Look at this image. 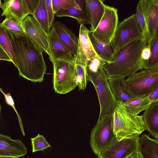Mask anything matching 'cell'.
Masks as SVG:
<instances>
[{
    "label": "cell",
    "instance_id": "cell-1",
    "mask_svg": "<svg viewBox=\"0 0 158 158\" xmlns=\"http://www.w3.org/2000/svg\"><path fill=\"white\" fill-rule=\"evenodd\" d=\"M15 58L19 76L34 82H41L47 68L43 52L26 35L17 38L7 31Z\"/></svg>",
    "mask_w": 158,
    "mask_h": 158
},
{
    "label": "cell",
    "instance_id": "cell-2",
    "mask_svg": "<svg viewBox=\"0 0 158 158\" xmlns=\"http://www.w3.org/2000/svg\"><path fill=\"white\" fill-rule=\"evenodd\" d=\"M148 40L143 36L135 39L115 51L109 62L104 66L108 79L116 77H128L144 69L142 58L143 48Z\"/></svg>",
    "mask_w": 158,
    "mask_h": 158
},
{
    "label": "cell",
    "instance_id": "cell-3",
    "mask_svg": "<svg viewBox=\"0 0 158 158\" xmlns=\"http://www.w3.org/2000/svg\"><path fill=\"white\" fill-rule=\"evenodd\" d=\"M118 102L113 114L114 132L118 140L139 135L146 130L142 115L130 113L122 103Z\"/></svg>",
    "mask_w": 158,
    "mask_h": 158
},
{
    "label": "cell",
    "instance_id": "cell-4",
    "mask_svg": "<svg viewBox=\"0 0 158 158\" xmlns=\"http://www.w3.org/2000/svg\"><path fill=\"white\" fill-rule=\"evenodd\" d=\"M103 67L100 66L93 72L87 70L88 81L93 85L99 102L100 112L98 121L106 115L113 114L118 104L110 89Z\"/></svg>",
    "mask_w": 158,
    "mask_h": 158
},
{
    "label": "cell",
    "instance_id": "cell-5",
    "mask_svg": "<svg viewBox=\"0 0 158 158\" xmlns=\"http://www.w3.org/2000/svg\"><path fill=\"white\" fill-rule=\"evenodd\" d=\"M125 82L126 90L132 98L148 97L158 84V69H144L132 74Z\"/></svg>",
    "mask_w": 158,
    "mask_h": 158
},
{
    "label": "cell",
    "instance_id": "cell-6",
    "mask_svg": "<svg viewBox=\"0 0 158 158\" xmlns=\"http://www.w3.org/2000/svg\"><path fill=\"white\" fill-rule=\"evenodd\" d=\"M116 138L113 114L106 115L98 121L91 132L90 144L92 151L99 156Z\"/></svg>",
    "mask_w": 158,
    "mask_h": 158
},
{
    "label": "cell",
    "instance_id": "cell-7",
    "mask_svg": "<svg viewBox=\"0 0 158 158\" xmlns=\"http://www.w3.org/2000/svg\"><path fill=\"white\" fill-rule=\"evenodd\" d=\"M53 68V84L55 92L65 94L77 86L76 73L74 64L60 60L52 62Z\"/></svg>",
    "mask_w": 158,
    "mask_h": 158
},
{
    "label": "cell",
    "instance_id": "cell-8",
    "mask_svg": "<svg viewBox=\"0 0 158 158\" xmlns=\"http://www.w3.org/2000/svg\"><path fill=\"white\" fill-rule=\"evenodd\" d=\"M142 36L136 15L133 14L118 23L110 44L115 52L131 41Z\"/></svg>",
    "mask_w": 158,
    "mask_h": 158
},
{
    "label": "cell",
    "instance_id": "cell-9",
    "mask_svg": "<svg viewBox=\"0 0 158 158\" xmlns=\"http://www.w3.org/2000/svg\"><path fill=\"white\" fill-rule=\"evenodd\" d=\"M118 23L117 9L105 4L104 15L97 28L91 32L98 40L104 44H109Z\"/></svg>",
    "mask_w": 158,
    "mask_h": 158
},
{
    "label": "cell",
    "instance_id": "cell-10",
    "mask_svg": "<svg viewBox=\"0 0 158 158\" xmlns=\"http://www.w3.org/2000/svg\"><path fill=\"white\" fill-rule=\"evenodd\" d=\"M139 135L118 140L116 138L98 158H127L138 150Z\"/></svg>",
    "mask_w": 158,
    "mask_h": 158
},
{
    "label": "cell",
    "instance_id": "cell-11",
    "mask_svg": "<svg viewBox=\"0 0 158 158\" xmlns=\"http://www.w3.org/2000/svg\"><path fill=\"white\" fill-rule=\"evenodd\" d=\"M23 25L26 34L43 52L50 57L48 33L32 16L29 15L24 19Z\"/></svg>",
    "mask_w": 158,
    "mask_h": 158
},
{
    "label": "cell",
    "instance_id": "cell-12",
    "mask_svg": "<svg viewBox=\"0 0 158 158\" xmlns=\"http://www.w3.org/2000/svg\"><path fill=\"white\" fill-rule=\"evenodd\" d=\"M90 31L85 26L80 25L75 64L87 67L88 62L96 56V52L89 36Z\"/></svg>",
    "mask_w": 158,
    "mask_h": 158
},
{
    "label": "cell",
    "instance_id": "cell-13",
    "mask_svg": "<svg viewBox=\"0 0 158 158\" xmlns=\"http://www.w3.org/2000/svg\"><path fill=\"white\" fill-rule=\"evenodd\" d=\"M48 37L51 53L49 58L52 62L60 60L75 64L74 57L59 38L53 27L48 33Z\"/></svg>",
    "mask_w": 158,
    "mask_h": 158
},
{
    "label": "cell",
    "instance_id": "cell-14",
    "mask_svg": "<svg viewBox=\"0 0 158 158\" xmlns=\"http://www.w3.org/2000/svg\"><path fill=\"white\" fill-rule=\"evenodd\" d=\"M27 153V149L21 140L12 139L8 135L0 134V156L19 158Z\"/></svg>",
    "mask_w": 158,
    "mask_h": 158
},
{
    "label": "cell",
    "instance_id": "cell-15",
    "mask_svg": "<svg viewBox=\"0 0 158 158\" xmlns=\"http://www.w3.org/2000/svg\"><path fill=\"white\" fill-rule=\"evenodd\" d=\"M0 6L2 10L1 16H11L23 21L30 13L24 0L0 1Z\"/></svg>",
    "mask_w": 158,
    "mask_h": 158
},
{
    "label": "cell",
    "instance_id": "cell-16",
    "mask_svg": "<svg viewBox=\"0 0 158 158\" xmlns=\"http://www.w3.org/2000/svg\"><path fill=\"white\" fill-rule=\"evenodd\" d=\"M53 27L59 38L75 58L77 55L78 37L60 22H55Z\"/></svg>",
    "mask_w": 158,
    "mask_h": 158
},
{
    "label": "cell",
    "instance_id": "cell-17",
    "mask_svg": "<svg viewBox=\"0 0 158 158\" xmlns=\"http://www.w3.org/2000/svg\"><path fill=\"white\" fill-rule=\"evenodd\" d=\"M86 10L90 21V31L97 28L104 13L105 4L101 0H85Z\"/></svg>",
    "mask_w": 158,
    "mask_h": 158
},
{
    "label": "cell",
    "instance_id": "cell-18",
    "mask_svg": "<svg viewBox=\"0 0 158 158\" xmlns=\"http://www.w3.org/2000/svg\"><path fill=\"white\" fill-rule=\"evenodd\" d=\"M125 77H116L109 78L108 82L110 89L118 102L124 104L129 101L132 97L126 89Z\"/></svg>",
    "mask_w": 158,
    "mask_h": 158
},
{
    "label": "cell",
    "instance_id": "cell-19",
    "mask_svg": "<svg viewBox=\"0 0 158 158\" xmlns=\"http://www.w3.org/2000/svg\"><path fill=\"white\" fill-rule=\"evenodd\" d=\"M146 129L155 138H158V102L152 103L142 115Z\"/></svg>",
    "mask_w": 158,
    "mask_h": 158
},
{
    "label": "cell",
    "instance_id": "cell-20",
    "mask_svg": "<svg viewBox=\"0 0 158 158\" xmlns=\"http://www.w3.org/2000/svg\"><path fill=\"white\" fill-rule=\"evenodd\" d=\"M138 151L143 158H158V139L143 135L139 139Z\"/></svg>",
    "mask_w": 158,
    "mask_h": 158
},
{
    "label": "cell",
    "instance_id": "cell-21",
    "mask_svg": "<svg viewBox=\"0 0 158 158\" xmlns=\"http://www.w3.org/2000/svg\"><path fill=\"white\" fill-rule=\"evenodd\" d=\"M149 0H140L136 8L135 14L141 29L142 36L149 40L148 29Z\"/></svg>",
    "mask_w": 158,
    "mask_h": 158
},
{
    "label": "cell",
    "instance_id": "cell-22",
    "mask_svg": "<svg viewBox=\"0 0 158 158\" xmlns=\"http://www.w3.org/2000/svg\"><path fill=\"white\" fill-rule=\"evenodd\" d=\"M148 29L149 46L158 30V0H149Z\"/></svg>",
    "mask_w": 158,
    "mask_h": 158
},
{
    "label": "cell",
    "instance_id": "cell-23",
    "mask_svg": "<svg viewBox=\"0 0 158 158\" xmlns=\"http://www.w3.org/2000/svg\"><path fill=\"white\" fill-rule=\"evenodd\" d=\"M55 15L59 17H69L73 18L77 20L80 25L90 23L86 8L81 7H72L62 10L57 11Z\"/></svg>",
    "mask_w": 158,
    "mask_h": 158
},
{
    "label": "cell",
    "instance_id": "cell-24",
    "mask_svg": "<svg viewBox=\"0 0 158 158\" xmlns=\"http://www.w3.org/2000/svg\"><path fill=\"white\" fill-rule=\"evenodd\" d=\"M89 36L98 57L106 64L108 63L114 52L113 48L110 44H104L98 40L90 31Z\"/></svg>",
    "mask_w": 158,
    "mask_h": 158
},
{
    "label": "cell",
    "instance_id": "cell-25",
    "mask_svg": "<svg viewBox=\"0 0 158 158\" xmlns=\"http://www.w3.org/2000/svg\"><path fill=\"white\" fill-rule=\"evenodd\" d=\"M0 24L5 27L9 33L17 38L23 37L26 35L23 21L15 17L6 16L5 19Z\"/></svg>",
    "mask_w": 158,
    "mask_h": 158
},
{
    "label": "cell",
    "instance_id": "cell-26",
    "mask_svg": "<svg viewBox=\"0 0 158 158\" xmlns=\"http://www.w3.org/2000/svg\"><path fill=\"white\" fill-rule=\"evenodd\" d=\"M152 103L148 97H146L132 98L123 104L129 112L134 115H138L142 111L148 109Z\"/></svg>",
    "mask_w": 158,
    "mask_h": 158
},
{
    "label": "cell",
    "instance_id": "cell-27",
    "mask_svg": "<svg viewBox=\"0 0 158 158\" xmlns=\"http://www.w3.org/2000/svg\"><path fill=\"white\" fill-rule=\"evenodd\" d=\"M32 16L47 33L50 31L51 28L49 23L46 0H40Z\"/></svg>",
    "mask_w": 158,
    "mask_h": 158
},
{
    "label": "cell",
    "instance_id": "cell-28",
    "mask_svg": "<svg viewBox=\"0 0 158 158\" xmlns=\"http://www.w3.org/2000/svg\"><path fill=\"white\" fill-rule=\"evenodd\" d=\"M0 47L8 55L15 66V58L12 45L6 28L0 24Z\"/></svg>",
    "mask_w": 158,
    "mask_h": 158
},
{
    "label": "cell",
    "instance_id": "cell-29",
    "mask_svg": "<svg viewBox=\"0 0 158 158\" xmlns=\"http://www.w3.org/2000/svg\"><path fill=\"white\" fill-rule=\"evenodd\" d=\"M149 46L150 48L151 55L149 59L145 61L144 69H158V30Z\"/></svg>",
    "mask_w": 158,
    "mask_h": 158
},
{
    "label": "cell",
    "instance_id": "cell-30",
    "mask_svg": "<svg viewBox=\"0 0 158 158\" xmlns=\"http://www.w3.org/2000/svg\"><path fill=\"white\" fill-rule=\"evenodd\" d=\"M75 66L77 86L79 90H84L86 89L88 81L86 67L78 64H76Z\"/></svg>",
    "mask_w": 158,
    "mask_h": 158
},
{
    "label": "cell",
    "instance_id": "cell-31",
    "mask_svg": "<svg viewBox=\"0 0 158 158\" xmlns=\"http://www.w3.org/2000/svg\"><path fill=\"white\" fill-rule=\"evenodd\" d=\"M31 139L33 152L43 151L51 147L43 135H40L39 134L35 137L31 138Z\"/></svg>",
    "mask_w": 158,
    "mask_h": 158
},
{
    "label": "cell",
    "instance_id": "cell-32",
    "mask_svg": "<svg viewBox=\"0 0 158 158\" xmlns=\"http://www.w3.org/2000/svg\"><path fill=\"white\" fill-rule=\"evenodd\" d=\"M52 5L55 13L59 10L72 7H81L75 0H52Z\"/></svg>",
    "mask_w": 158,
    "mask_h": 158
},
{
    "label": "cell",
    "instance_id": "cell-33",
    "mask_svg": "<svg viewBox=\"0 0 158 158\" xmlns=\"http://www.w3.org/2000/svg\"><path fill=\"white\" fill-rule=\"evenodd\" d=\"M0 90L1 91L3 94L4 96L6 103L8 105L11 106L14 109V110L15 111L18 117V119L22 132L23 136H25V134L24 131L21 117L18 114L17 110L15 108L14 102L13 99L10 95V93H8L7 94L5 93L3 91L1 88H0Z\"/></svg>",
    "mask_w": 158,
    "mask_h": 158
},
{
    "label": "cell",
    "instance_id": "cell-34",
    "mask_svg": "<svg viewBox=\"0 0 158 158\" xmlns=\"http://www.w3.org/2000/svg\"><path fill=\"white\" fill-rule=\"evenodd\" d=\"M46 1L49 24L50 27L52 28L55 23L54 16L55 15L53 7L52 0Z\"/></svg>",
    "mask_w": 158,
    "mask_h": 158
},
{
    "label": "cell",
    "instance_id": "cell-35",
    "mask_svg": "<svg viewBox=\"0 0 158 158\" xmlns=\"http://www.w3.org/2000/svg\"><path fill=\"white\" fill-rule=\"evenodd\" d=\"M30 14L32 15L37 8L40 0H24Z\"/></svg>",
    "mask_w": 158,
    "mask_h": 158
},
{
    "label": "cell",
    "instance_id": "cell-36",
    "mask_svg": "<svg viewBox=\"0 0 158 158\" xmlns=\"http://www.w3.org/2000/svg\"><path fill=\"white\" fill-rule=\"evenodd\" d=\"M148 97L152 103L158 102V84L155 86L152 92Z\"/></svg>",
    "mask_w": 158,
    "mask_h": 158
},
{
    "label": "cell",
    "instance_id": "cell-37",
    "mask_svg": "<svg viewBox=\"0 0 158 158\" xmlns=\"http://www.w3.org/2000/svg\"><path fill=\"white\" fill-rule=\"evenodd\" d=\"M151 55V52L150 47L147 45L143 49L141 57L144 61L148 60L150 58Z\"/></svg>",
    "mask_w": 158,
    "mask_h": 158
},
{
    "label": "cell",
    "instance_id": "cell-38",
    "mask_svg": "<svg viewBox=\"0 0 158 158\" xmlns=\"http://www.w3.org/2000/svg\"><path fill=\"white\" fill-rule=\"evenodd\" d=\"M0 60L12 62V61L8 55L1 47H0Z\"/></svg>",
    "mask_w": 158,
    "mask_h": 158
},
{
    "label": "cell",
    "instance_id": "cell-39",
    "mask_svg": "<svg viewBox=\"0 0 158 158\" xmlns=\"http://www.w3.org/2000/svg\"><path fill=\"white\" fill-rule=\"evenodd\" d=\"M127 158H143L138 150L132 154Z\"/></svg>",
    "mask_w": 158,
    "mask_h": 158
},
{
    "label": "cell",
    "instance_id": "cell-40",
    "mask_svg": "<svg viewBox=\"0 0 158 158\" xmlns=\"http://www.w3.org/2000/svg\"><path fill=\"white\" fill-rule=\"evenodd\" d=\"M0 158H12L10 157H6V156H0Z\"/></svg>",
    "mask_w": 158,
    "mask_h": 158
}]
</instances>
